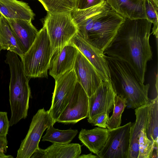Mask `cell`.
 I'll list each match as a JSON object with an SVG mask.
<instances>
[{
  "label": "cell",
  "instance_id": "obj_16",
  "mask_svg": "<svg viewBox=\"0 0 158 158\" xmlns=\"http://www.w3.org/2000/svg\"><path fill=\"white\" fill-rule=\"evenodd\" d=\"M81 153L79 144L53 143L45 149L39 148L30 158H78Z\"/></svg>",
  "mask_w": 158,
  "mask_h": 158
},
{
  "label": "cell",
  "instance_id": "obj_26",
  "mask_svg": "<svg viewBox=\"0 0 158 158\" xmlns=\"http://www.w3.org/2000/svg\"><path fill=\"white\" fill-rule=\"evenodd\" d=\"M145 129L146 128L142 130L139 137L138 158H151L155 141H152L148 138Z\"/></svg>",
  "mask_w": 158,
  "mask_h": 158
},
{
  "label": "cell",
  "instance_id": "obj_14",
  "mask_svg": "<svg viewBox=\"0 0 158 158\" xmlns=\"http://www.w3.org/2000/svg\"><path fill=\"white\" fill-rule=\"evenodd\" d=\"M5 18L24 54L33 44L38 31L32 24L31 20Z\"/></svg>",
  "mask_w": 158,
  "mask_h": 158
},
{
  "label": "cell",
  "instance_id": "obj_24",
  "mask_svg": "<svg viewBox=\"0 0 158 158\" xmlns=\"http://www.w3.org/2000/svg\"><path fill=\"white\" fill-rule=\"evenodd\" d=\"M112 114L109 118L106 126V128L109 130L117 128L120 126L122 114L126 107L125 100L116 94L114 98Z\"/></svg>",
  "mask_w": 158,
  "mask_h": 158
},
{
  "label": "cell",
  "instance_id": "obj_18",
  "mask_svg": "<svg viewBox=\"0 0 158 158\" xmlns=\"http://www.w3.org/2000/svg\"><path fill=\"white\" fill-rule=\"evenodd\" d=\"M0 13L10 19L32 21L35 16L27 3L18 0H0Z\"/></svg>",
  "mask_w": 158,
  "mask_h": 158
},
{
  "label": "cell",
  "instance_id": "obj_31",
  "mask_svg": "<svg viewBox=\"0 0 158 158\" xmlns=\"http://www.w3.org/2000/svg\"><path fill=\"white\" fill-rule=\"evenodd\" d=\"M158 140L155 141L154 143L153 146L151 156V158H158Z\"/></svg>",
  "mask_w": 158,
  "mask_h": 158
},
{
  "label": "cell",
  "instance_id": "obj_11",
  "mask_svg": "<svg viewBox=\"0 0 158 158\" xmlns=\"http://www.w3.org/2000/svg\"><path fill=\"white\" fill-rule=\"evenodd\" d=\"M90 62L100 75L102 81L110 80V73L103 52L83 38L77 32L69 42Z\"/></svg>",
  "mask_w": 158,
  "mask_h": 158
},
{
  "label": "cell",
  "instance_id": "obj_15",
  "mask_svg": "<svg viewBox=\"0 0 158 158\" xmlns=\"http://www.w3.org/2000/svg\"><path fill=\"white\" fill-rule=\"evenodd\" d=\"M150 106V102L135 110L136 120L132 123L130 130V144L128 158H138L139 137L145 129Z\"/></svg>",
  "mask_w": 158,
  "mask_h": 158
},
{
  "label": "cell",
  "instance_id": "obj_10",
  "mask_svg": "<svg viewBox=\"0 0 158 158\" xmlns=\"http://www.w3.org/2000/svg\"><path fill=\"white\" fill-rule=\"evenodd\" d=\"M73 69L77 81L83 87L89 98L95 92L102 81L93 65L79 51Z\"/></svg>",
  "mask_w": 158,
  "mask_h": 158
},
{
  "label": "cell",
  "instance_id": "obj_13",
  "mask_svg": "<svg viewBox=\"0 0 158 158\" xmlns=\"http://www.w3.org/2000/svg\"><path fill=\"white\" fill-rule=\"evenodd\" d=\"M78 50L69 43L53 54L49 74L55 80L73 68Z\"/></svg>",
  "mask_w": 158,
  "mask_h": 158
},
{
  "label": "cell",
  "instance_id": "obj_30",
  "mask_svg": "<svg viewBox=\"0 0 158 158\" xmlns=\"http://www.w3.org/2000/svg\"><path fill=\"white\" fill-rule=\"evenodd\" d=\"M8 141L6 137H0V158H12L11 155L5 154L8 148Z\"/></svg>",
  "mask_w": 158,
  "mask_h": 158
},
{
  "label": "cell",
  "instance_id": "obj_5",
  "mask_svg": "<svg viewBox=\"0 0 158 158\" xmlns=\"http://www.w3.org/2000/svg\"><path fill=\"white\" fill-rule=\"evenodd\" d=\"M72 12H48L44 25L46 27L53 53L69 44L78 32Z\"/></svg>",
  "mask_w": 158,
  "mask_h": 158
},
{
  "label": "cell",
  "instance_id": "obj_23",
  "mask_svg": "<svg viewBox=\"0 0 158 158\" xmlns=\"http://www.w3.org/2000/svg\"><path fill=\"white\" fill-rule=\"evenodd\" d=\"M48 12H72L75 10L76 0H38Z\"/></svg>",
  "mask_w": 158,
  "mask_h": 158
},
{
  "label": "cell",
  "instance_id": "obj_6",
  "mask_svg": "<svg viewBox=\"0 0 158 158\" xmlns=\"http://www.w3.org/2000/svg\"><path fill=\"white\" fill-rule=\"evenodd\" d=\"M55 123L48 110L40 109L33 116L25 138L22 141L16 158H30L39 148V144L45 130Z\"/></svg>",
  "mask_w": 158,
  "mask_h": 158
},
{
  "label": "cell",
  "instance_id": "obj_21",
  "mask_svg": "<svg viewBox=\"0 0 158 158\" xmlns=\"http://www.w3.org/2000/svg\"><path fill=\"white\" fill-rule=\"evenodd\" d=\"M47 129L46 134L42 137V141L61 144L69 143L78 133L77 129L60 130L55 128L53 125Z\"/></svg>",
  "mask_w": 158,
  "mask_h": 158
},
{
  "label": "cell",
  "instance_id": "obj_25",
  "mask_svg": "<svg viewBox=\"0 0 158 158\" xmlns=\"http://www.w3.org/2000/svg\"><path fill=\"white\" fill-rule=\"evenodd\" d=\"M144 8L146 19L153 24L152 29L153 35L158 38V6L153 0H144Z\"/></svg>",
  "mask_w": 158,
  "mask_h": 158
},
{
  "label": "cell",
  "instance_id": "obj_7",
  "mask_svg": "<svg viewBox=\"0 0 158 158\" xmlns=\"http://www.w3.org/2000/svg\"><path fill=\"white\" fill-rule=\"evenodd\" d=\"M132 123L110 130L106 141L97 155L100 158H128Z\"/></svg>",
  "mask_w": 158,
  "mask_h": 158
},
{
  "label": "cell",
  "instance_id": "obj_8",
  "mask_svg": "<svg viewBox=\"0 0 158 158\" xmlns=\"http://www.w3.org/2000/svg\"><path fill=\"white\" fill-rule=\"evenodd\" d=\"M55 80L52 105L48 111L56 123L69 103L77 81L73 68Z\"/></svg>",
  "mask_w": 158,
  "mask_h": 158
},
{
  "label": "cell",
  "instance_id": "obj_22",
  "mask_svg": "<svg viewBox=\"0 0 158 158\" xmlns=\"http://www.w3.org/2000/svg\"><path fill=\"white\" fill-rule=\"evenodd\" d=\"M150 106L145 132L148 139L152 141L158 140V98L150 100Z\"/></svg>",
  "mask_w": 158,
  "mask_h": 158
},
{
  "label": "cell",
  "instance_id": "obj_28",
  "mask_svg": "<svg viewBox=\"0 0 158 158\" xmlns=\"http://www.w3.org/2000/svg\"><path fill=\"white\" fill-rule=\"evenodd\" d=\"M106 0H76L75 10L87 9L98 5Z\"/></svg>",
  "mask_w": 158,
  "mask_h": 158
},
{
  "label": "cell",
  "instance_id": "obj_32",
  "mask_svg": "<svg viewBox=\"0 0 158 158\" xmlns=\"http://www.w3.org/2000/svg\"><path fill=\"white\" fill-rule=\"evenodd\" d=\"M98 156H97L93 155L92 153H90L87 155L83 154L80 155L78 158H98Z\"/></svg>",
  "mask_w": 158,
  "mask_h": 158
},
{
  "label": "cell",
  "instance_id": "obj_17",
  "mask_svg": "<svg viewBox=\"0 0 158 158\" xmlns=\"http://www.w3.org/2000/svg\"><path fill=\"white\" fill-rule=\"evenodd\" d=\"M111 9L130 19H146L144 0H106Z\"/></svg>",
  "mask_w": 158,
  "mask_h": 158
},
{
  "label": "cell",
  "instance_id": "obj_33",
  "mask_svg": "<svg viewBox=\"0 0 158 158\" xmlns=\"http://www.w3.org/2000/svg\"><path fill=\"white\" fill-rule=\"evenodd\" d=\"M156 5L158 6V0H153Z\"/></svg>",
  "mask_w": 158,
  "mask_h": 158
},
{
  "label": "cell",
  "instance_id": "obj_20",
  "mask_svg": "<svg viewBox=\"0 0 158 158\" xmlns=\"http://www.w3.org/2000/svg\"><path fill=\"white\" fill-rule=\"evenodd\" d=\"M0 45L2 50L15 52L21 58L23 55L8 22L2 15L0 18Z\"/></svg>",
  "mask_w": 158,
  "mask_h": 158
},
{
  "label": "cell",
  "instance_id": "obj_34",
  "mask_svg": "<svg viewBox=\"0 0 158 158\" xmlns=\"http://www.w3.org/2000/svg\"><path fill=\"white\" fill-rule=\"evenodd\" d=\"M2 50V48H1V45H0V52H1V50Z\"/></svg>",
  "mask_w": 158,
  "mask_h": 158
},
{
  "label": "cell",
  "instance_id": "obj_2",
  "mask_svg": "<svg viewBox=\"0 0 158 158\" xmlns=\"http://www.w3.org/2000/svg\"><path fill=\"white\" fill-rule=\"evenodd\" d=\"M85 40L103 52L112 41L124 18L112 10L106 1L72 13Z\"/></svg>",
  "mask_w": 158,
  "mask_h": 158
},
{
  "label": "cell",
  "instance_id": "obj_1",
  "mask_svg": "<svg viewBox=\"0 0 158 158\" xmlns=\"http://www.w3.org/2000/svg\"><path fill=\"white\" fill-rule=\"evenodd\" d=\"M124 18L114 38L103 53L128 63L144 83L147 63L152 57L149 43L152 23L146 19Z\"/></svg>",
  "mask_w": 158,
  "mask_h": 158
},
{
  "label": "cell",
  "instance_id": "obj_4",
  "mask_svg": "<svg viewBox=\"0 0 158 158\" xmlns=\"http://www.w3.org/2000/svg\"><path fill=\"white\" fill-rule=\"evenodd\" d=\"M53 53L47 31L44 25L32 45L21 58L26 76L28 78L47 77Z\"/></svg>",
  "mask_w": 158,
  "mask_h": 158
},
{
  "label": "cell",
  "instance_id": "obj_19",
  "mask_svg": "<svg viewBox=\"0 0 158 158\" xmlns=\"http://www.w3.org/2000/svg\"><path fill=\"white\" fill-rule=\"evenodd\" d=\"M108 134L106 128L98 127L90 130L82 129L78 138L90 152L97 155L104 145Z\"/></svg>",
  "mask_w": 158,
  "mask_h": 158
},
{
  "label": "cell",
  "instance_id": "obj_9",
  "mask_svg": "<svg viewBox=\"0 0 158 158\" xmlns=\"http://www.w3.org/2000/svg\"><path fill=\"white\" fill-rule=\"evenodd\" d=\"M88 111L89 97L83 87L77 81L69 103L57 122L76 123L87 118Z\"/></svg>",
  "mask_w": 158,
  "mask_h": 158
},
{
  "label": "cell",
  "instance_id": "obj_29",
  "mask_svg": "<svg viewBox=\"0 0 158 158\" xmlns=\"http://www.w3.org/2000/svg\"><path fill=\"white\" fill-rule=\"evenodd\" d=\"M10 126L7 112L0 111V137H6Z\"/></svg>",
  "mask_w": 158,
  "mask_h": 158
},
{
  "label": "cell",
  "instance_id": "obj_27",
  "mask_svg": "<svg viewBox=\"0 0 158 158\" xmlns=\"http://www.w3.org/2000/svg\"><path fill=\"white\" fill-rule=\"evenodd\" d=\"M109 118V114L106 112H103L88 121L93 125L102 128H106Z\"/></svg>",
  "mask_w": 158,
  "mask_h": 158
},
{
  "label": "cell",
  "instance_id": "obj_3",
  "mask_svg": "<svg viewBox=\"0 0 158 158\" xmlns=\"http://www.w3.org/2000/svg\"><path fill=\"white\" fill-rule=\"evenodd\" d=\"M110 80L116 94L125 100L126 107L135 109L148 104L149 84L144 85L126 61L117 57L104 55Z\"/></svg>",
  "mask_w": 158,
  "mask_h": 158
},
{
  "label": "cell",
  "instance_id": "obj_12",
  "mask_svg": "<svg viewBox=\"0 0 158 158\" xmlns=\"http://www.w3.org/2000/svg\"><path fill=\"white\" fill-rule=\"evenodd\" d=\"M116 94L110 81H103L94 93L89 98L88 120L103 112L109 114Z\"/></svg>",
  "mask_w": 158,
  "mask_h": 158
}]
</instances>
